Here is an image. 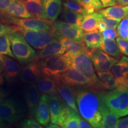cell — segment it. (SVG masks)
Returning <instances> with one entry per match:
<instances>
[{
	"label": "cell",
	"mask_w": 128,
	"mask_h": 128,
	"mask_svg": "<svg viewBox=\"0 0 128 128\" xmlns=\"http://www.w3.org/2000/svg\"><path fill=\"white\" fill-rule=\"evenodd\" d=\"M58 82L57 91L61 98L66 106L71 108L74 111L79 113L76 100V92L72 87V86L64 84L62 83Z\"/></svg>",
	"instance_id": "cell-19"
},
{
	"label": "cell",
	"mask_w": 128,
	"mask_h": 128,
	"mask_svg": "<svg viewBox=\"0 0 128 128\" xmlns=\"http://www.w3.org/2000/svg\"><path fill=\"white\" fill-rule=\"evenodd\" d=\"M79 113L92 128H101L103 104L100 94L89 89H79L76 92Z\"/></svg>",
	"instance_id": "cell-1"
},
{
	"label": "cell",
	"mask_w": 128,
	"mask_h": 128,
	"mask_svg": "<svg viewBox=\"0 0 128 128\" xmlns=\"http://www.w3.org/2000/svg\"><path fill=\"white\" fill-rule=\"evenodd\" d=\"M81 5L86 10L88 14L98 12L103 8L100 0H81Z\"/></svg>",
	"instance_id": "cell-34"
},
{
	"label": "cell",
	"mask_w": 128,
	"mask_h": 128,
	"mask_svg": "<svg viewBox=\"0 0 128 128\" xmlns=\"http://www.w3.org/2000/svg\"><path fill=\"white\" fill-rule=\"evenodd\" d=\"M17 31H18V28L16 26H8L0 22V35L11 34Z\"/></svg>",
	"instance_id": "cell-40"
},
{
	"label": "cell",
	"mask_w": 128,
	"mask_h": 128,
	"mask_svg": "<svg viewBox=\"0 0 128 128\" xmlns=\"http://www.w3.org/2000/svg\"><path fill=\"white\" fill-rule=\"evenodd\" d=\"M79 128H92V126L90 124L89 122L84 119V118H80L79 120Z\"/></svg>",
	"instance_id": "cell-44"
},
{
	"label": "cell",
	"mask_w": 128,
	"mask_h": 128,
	"mask_svg": "<svg viewBox=\"0 0 128 128\" xmlns=\"http://www.w3.org/2000/svg\"><path fill=\"white\" fill-rule=\"evenodd\" d=\"M49 95L43 94L40 96V98L36 108V120L41 125L46 126L51 121L50 110L48 104Z\"/></svg>",
	"instance_id": "cell-18"
},
{
	"label": "cell",
	"mask_w": 128,
	"mask_h": 128,
	"mask_svg": "<svg viewBox=\"0 0 128 128\" xmlns=\"http://www.w3.org/2000/svg\"><path fill=\"white\" fill-rule=\"evenodd\" d=\"M8 95V93L4 88L0 87V102L6 99Z\"/></svg>",
	"instance_id": "cell-46"
},
{
	"label": "cell",
	"mask_w": 128,
	"mask_h": 128,
	"mask_svg": "<svg viewBox=\"0 0 128 128\" xmlns=\"http://www.w3.org/2000/svg\"><path fill=\"white\" fill-rule=\"evenodd\" d=\"M9 34L0 35V54L16 59L12 50Z\"/></svg>",
	"instance_id": "cell-33"
},
{
	"label": "cell",
	"mask_w": 128,
	"mask_h": 128,
	"mask_svg": "<svg viewBox=\"0 0 128 128\" xmlns=\"http://www.w3.org/2000/svg\"><path fill=\"white\" fill-rule=\"evenodd\" d=\"M65 52L66 50L62 43L56 39L39 50L37 54V57L39 60H42L52 56L64 55Z\"/></svg>",
	"instance_id": "cell-21"
},
{
	"label": "cell",
	"mask_w": 128,
	"mask_h": 128,
	"mask_svg": "<svg viewBox=\"0 0 128 128\" xmlns=\"http://www.w3.org/2000/svg\"><path fill=\"white\" fill-rule=\"evenodd\" d=\"M79 113L74 112L68 106H63L56 124L64 128H79Z\"/></svg>",
	"instance_id": "cell-15"
},
{
	"label": "cell",
	"mask_w": 128,
	"mask_h": 128,
	"mask_svg": "<svg viewBox=\"0 0 128 128\" xmlns=\"http://www.w3.org/2000/svg\"><path fill=\"white\" fill-rule=\"evenodd\" d=\"M102 20H103L104 23L106 24L108 28H112L116 29L119 25V24L122 20L121 18H112V17H104V16H102Z\"/></svg>",
	"instance_id": "cell-38"
},
{
	"label": "cell",
	"mask_w": 128,
	"mask_h": 128,
	"mask_svg": "<svg viewBox=\"0 0 128 128\" xmlns=\"http://www.w3.org/2000/svg\"><path fill=\"white\" fill-rule=\"evenodd\" d=\"M39 60V59L37 58L36 60L27 64L23 67L20 78L22 82L28 84L36 82L42 76Z\"/></svg>",
	"instance_id": "cell-14"
},
{
	"label": "cell",
	"mask_w": 128,
	"mask_h": 128,
	"mask_svg": "<svg viewBox=\"0 0 128 128\" xmlns=\"http://www.w3.org/2000/svg\"><path fill=\"white\" fill-rule=\"evenodd\" d=\"M65 1H75V2H76L79 3L80 4H81V0H65Z\"/></svg>",
	"instance_id": "cell-52"
},
{
	"label": "cell",
	"mask_w": 128,
	"mask_h": 128,
	"mask_svg": "<svg viewBox=\"0 0 128 128\" xmlns=\"http://www.w3.org/2000/svg\"><path fill=\"white\" fill-rule=\"evenodd\" d=\"M46 128H60V126H59L58 124H53V123H51V124H49L47 126H46Z\"/></svg>",
	"instance_id": "cell-50"
},
{
	"label": "cell",
	"mask_w": 128,
	"mask_h": 128,
	"mask_svg": "<svg viewBox=\"0 0 128 128\" xmlns=\"http://www.w3.org/2000/svg\"><path fill=\"white\" fill-rule=\"evenodd\" d=\"M57 81L70 86H90L87 78L82 73L74 68L71 67L62 74Z\"/></svg>",
	"instance_id": "cell-12"
},
{
	"label": "cell",
	"mask_w": 128,
	"mask_h": 128,
	"mask_svg": "<svg viewBox=\"0 0 128 128\" xmlns=\"http://www.w3.org/2000/svg\"><path fill=\"white\" fill-rule=\"evenodd\" d=\"M32 17L44 18L43 0H22Z\"/></svg>",
	"instance_id": "cell-30"
},
{
	"label": "cell",
	"mask_w": 128,
	"mask_h": 128,
	"mask_svg": "<svg viewBox=\"0 0 128 128\" xmlns=\"http://www.w3.org/2000/svg\"><path fill=\"white\" fill-rule=\"evenodd\" d=\"M18 30L23 35L27 42L34 49L41 50L50 43L58 39L53 32L35 31L18 28Z\"/></svg>",
	"instance_id": "cell-7"
},
{
	"label": "cell",
	"mask_w": 128,
	"mask_h": 128,
	"mask_svg": "<svg viewBox=\"0 0 128 128\" xmlns=\"http://www.w3.org/2000/svg\"><path fill=\"white\" fill-rule=\"evenodd\" d=\"M100 13L103 16L114 18H124L128 16V6L114 5L100 10Z\"/></svg>",
	"instance_id": "cell-25"
},
{
	"label": "cell",
	"mask_w": 128,
	"mask_h": 128,
	"mask_svg": "<svg viewBox=\"0 0 128 128\" xmlns=\"http://www.w3.org/2000/svg\"><path fill=\"white\" fill-rule=\"evenodd\" d=\"M97 76L100 81L101 88L112 90L116 88V80L112 72L109 71H97Z\"/></svg>",
	"instance_id": "cell-29"
},
{
	"label": "cell",
	"mask_w": 128,
	"mask_h": 128,
	"mask_svg": "<svg viewBox=\"0 0 128 128\" xmlns=\"http://www.w3.org/2000/svg\"><path fill=\"white\" fill-rule=\"evenodd\" d=\"M103 8L110 7L116 4L117 0H100Z\"/></svg>",
	"instance_id": "cell-45"
},
{
	"label": "cell",
	"mask_w": 128,
	"mask_h": 128,
	"mask_svg": "<svg viewBox=\"0 0 128 128\" xmlns=\"http://www.w3.org/2000/svg\"><path fill=\"white\" fill-rule=\"evenodd\" d=\"M36 85L40 92L43 94L50 95L58 92L57 81L50 76L42 75L36 81Z\"/></svg>",
	"instance_id": "cell-23"
},
{
	"label": "cell",
	"mask_w": 128,
	"mask_h": 128,
	"mask_svg": "<svg viewBox=\"0 0 128 128\" xmlns=\"http://www.w3.org/2000/svg\"><path fill=\"white\" fill-rule=\"evenodd\" d=\"M117 3L121 6H128V0H117Z\"/></svg>",
	"instance_id": "cell-49"
},
{
	"label": "cell",
	"mask_w": 128,
	"mask_h": 128,
	"mask_svg": "<svg viewBox=\"0 0 128 128\" xmlns=\"http://www.w3.org/2000/svg\"><path fill=\"white\" fill-rule=\"evenodd\" d=\"M106 28H108V26H107L106 24L103 20L100 21V22H99L98 25V31L100 32H102L103 30H104Z\"/></svg>",
	"instance_id": "cell-47"
},
{
	"label": "cell",
	"mask_w": 128,
	"mask_h": 128,
	"mask_svg": "<svg viewBox=\"0 0 128 128\" xmlns=\"http://www.w3.org/2000/svg\"><path fill=\"white\" fill-rule=\"evenodd\" d=\"M98 49H89L88 53L92 58L94 68L96 71H109L117 62L116 59Z\"/></svg>",
	"instance_id": "cell-9"
},
{
	"label": "cell",
	"mask_w": 128,
	"mask_h": 128,
	"mask_svg": "<svg viewBox=\"0 0 128 128\" xmlns=\"http://www.w3.org/2000/svg\"><path fill=\"white\" fill-rule=\"evenodd\" d=\"M2 126V124H1V123H0V126Z\"/></svg>",
	"instance_id": "cell-54"
},
{
	"label": "cell",
	"mask_w": 128,
	"mask_h": 128,
	"mask_svg": "<svg viewBox=\"0 0 128 128\" xmlns=\"http://www.w3.org/2000/svg\"><path fill=\"white\" fill-rule=\"evenodd\" d=\"M4 72V60H3L2 55L0 54V74Z\"/></svg>",
	"instance_id": "cell-48"
},
{
	"label": "cell",
	"mask_w": 128,
	"mask_h": 128,
	"mask_svg": "<svg viewBox=\"0 0 128 128\" xmlns=\"http://www.w3.org/2000/svg\"><path fill=\"white\" fill-rule=\"evenodd\" d=\"M52 26L55 31L62 36L78 42H83V30L81 27L62 21H54Z\"/></svg>",
	"instance_id": "cell-10"
},
{
	"label": "cell",
	"mask_w": 128,
	"mask_h": 128,
	"mask_svg": "<svg viewBox=\"0 0 128 128\" xmlns=\"http://www.w3.org/2000/svg\"><path fill=\"white\" fill-rule=\"evenodd\" d=\"M4 60V76L9 82H13L20 78L23 68L14 58L2 55Z\"/></svg>",
	"instance_id": "cell-17"
},
{
	"label": "cell",
	"mask_w": 128,
	"mask_h": 128,
	"mask_svg": "<svg viewBox=\"0 0 128 128\" xmlns=\"http://www.w3.org/2000/svg\"><path fill=\"white\" fill-rule=\"evenodd\" d=\"M3 82H4V78H3V76L1 74H0V85L2 84Z\"/></svg>",
	"instance_id": "cell-51"
},
{
	"label": "cell",
	"mask_w": 128,
	"mask_h": 128,
	"mask_svg": "<svg viewBox=\"0 0 128 128\" xmlns=\"http://www.w3.org/2000/svg\"><path fill=\"white\" fill-rule=\"evenodd\" d=\"M116 41L121 54L128 56V42L120 37L116 38Z\"/></svg>",
	"instance_id": "cell-39"
},
{
	"label": "cell",
	"mask_w": 128,
	"mask_h": 128,
	"mask_svg": "<svg viewBox=\"0 0 128 128\" xmlns=\"http://www.w3.org/2000/svg\"><path fill=\"white\" fill-rule=\"evenodd\" d=\"M117 128H128V117L118 120Z\"/></svg>",
	"instance_id": "cell-43"
},
{
	"label": "cell",
	"mask_w": 128,
	"mask_h": 128,
	"mask_svg": "<svg viewBox=\"0 0 128 128\" xmlns=\"http://www.w3.org/2000/svg\"><path fill=\"white\" fill-rule=\"evenodd\" d=\"M39 90L34 83L28 84L25 89L24 97L30 117L35 116L36 108L40 98Z\"/></svg>",
	"instance_id": "cell-16"
},
{
	"label": "cell",
	"mask_w": 128,
	"mask_h": 128,
	"mask_svg": "<svg viewBox=\"0 0 128 128\" xmlns=\"http://www.w3.org/2000/svg\"><path fill=\"white\" fill-rule=\"evenodd\" d=\"M63 6L65 8L78 12V13L82 14L83 16H85L88 14L86 10L81 4L76 2H75V1H65V2H63Z\"/></svg>",
	"instance_id": "cell-36"
},
{
	"label": "cell",
	"mask_w": 128,
	"mask_h": 128,
	"mask_svg": "<svg viewBox=\"0 0 128 128\" xmlns=\"http://www.w3.org/2000/svg\"><path fill=\"white\" fill-rule=\"evenodd\" d=\"M100 96L104 104L118 118L128 116V90L113 89Z\"/></svg>",
	"instance_id": "cell-4"
},
{
	"label": "cell",
	"mask_w": 128,
	"mask_h": 128,
	"mask_svg": "<svg viewBox=\"0 0 128 128\" xmlns=\"http://www.w3.org/2000/svg\"><path fill=\"white\" fill-rule=\"evenodd\" d=\"M126 89H127V90H128V76L127 80H126Z\"/></svg>",
	"instance_id": "cell-53"
},
{
	"label": "cell",
	"mask_w": 128,
	"mask_h": 128,
	"mask_svg": "<svg viewBox=\"0 0 128 128\" xmlns=\"http://www.w3.org/2000/svg\"><path fill=\"white\" fill-rule=\"evenodd\" d=\"M12 0H0V15L6 12Z\"/></svg>",
	"instance_id": "cell-42"
},
{
	"label": "cell",
	"mask_w": 128,
	"mask_h": 128,
	"mask_svg": "<svg viewBox=\"0 0 128 128\" xmlns=\"http://www.w3.org/2000/svg\"><path fill=\"white\" fill-rule=\"evenodd\" d=\"M9 36L12 52L21 64H28L38 58L36 51L18 30L10 34Z\"/></svg>",
	"instance_id": "cell-2"
},
{
	"label": "cell",
	"mask_w": 128,
	"mask_h": 128,
	"mask_svg": "<svg viewBox=\"0 0 128 128\" xmlns=\"http://www.w3.org/2000/svg\"><path fill=\"white\" fill-rule=\"evenodd\" d=\"M26 108L18 99H5L0 102V119L14 124L24 116Z\"/></svg>",
	"instance_id": "cell-6"
},
{
	"label": "cell",
	"mask_w": 128,
	"mask_h": 128,
	"mask_svg": "<svg viewBox=\"0 0 128 128\" xmlns=\"http://www.w3.org/2000/svg\"><path fill=\"white\" fill-rule=\"evenodd\" d=\"M102 16L99 12L86 14L84 16L80 27L85 32L98 31V25Z\"/></svg>",
	"instance_id": "cell-22"
},
{
	"label": "cell",
	"mask_w": 128,
	"mask_h": 128,
	"mask_svg": "<svg viewBox=\"0 0 128 128\" xmlns=\"http://www.w3.org/2000/svg\"><path fill=\"white\" fill-rule=\"evenodd\" d=\"M53 33L57 39L62 43V45L65 49L66 52L64 55L66 56H71L80 53H88L89 49L86 47L83 42H78L63 36L55 30H54Z\"/></svg>",
	"instance_id": "cell-11"
},
{
	"label": "cell",
	"mask_w": 128,
	"mask_h": 128,
	"mask_svg": "<svg viewBox=\"0 0 128 128\" xmlns=\"http://www.w3.org/2000/svg\"><path fill=\"white\" fill-rule=\"evenodd\" d=\"M62 0H43L44 18L55 21L58 18L62 10Z\"/></svg>",
	"instance_id": "cell-20"
},
{
	"label": "cell",
	"mask_w": 128,
	"mask_h": 128,
	"mask_svg": "<svg viewBox=\"0 0 128 128\" xmlns=\"http://www.w3.org/2000/svg\"><path fill=\"white\" fill-rule=\"evenodd\" d=\"M103 36L99 31L86 32L83 35V42L88 49H95L100 48Z\"/></svg>",
	"instance_id": "cell-27"
},
{
	"label": "cell",
	"mask_w": 128,
	"mask_h": 128,
	"mask_svg": "<svg viewBox=\"0 0 128 128\" xmlns=\"http://www.w3.org/2000/svg\"><path fill=\"white\" fill-rule=\"evenodd\" d=\"M0 17L5 22L10 18H26L33 17L28 12L22 0H12L6 12L0 15Z\"/></svg>",
	"instance_id": "cell-13"
},
{
	"label": "cell",
	"mask_w": 128,
	"mask_h": 128,
	"mask_svg": "<svg viewBox=\"0 0 128 128\" xmlns=\"http://www.w3.org/2000/svg\"><path fill=\"white\" fill-rule=\"evenodd\" d=\"M103 102V101H102ZM102 121L101 128H115L118 122V117L113 113L103 102L102 108Z\"/></svg>",
	"instance_id": "cell-28"
},
{
	"label": "cell",
	"mask_w": 128,
	"mask_h": 128,
	"mask_svg": "<svg viewBox=\"0 0 128 128\" xmlns=\"http://www.w3.org/2000/svg\"><path fill=\"white\" fill-rule=\"evenodd\" d=\"M20 126L24 128H42L41 124L33 118L24 119L20 123Z\"/></svg>",
	"instance_id": "cell-37"
},
{
	"label": "cell",
	"mask_w": 128,
	"mask_h": 128,
	"mask_svg": "<svg viewBox=\"0 0 128 128\" xmlns=\"http://www.w3.org/2000/svg\"><path fill=\"white\" fill-rule=\"evenodd\" d=\"M111 72L116 82L126 81L128 76V57L124 56L112 67Z\"/></svg>",
	"instance_id": "cell-24"
},
{
	"label": "cell",
	"mask_w": 128,
	"mask_h": 128,
	"mask_svg": "<svg viewBox=\"0 0 128 128\" xmlns=\"http://www.w3.org/2000/svg\"><path fill=\"white\" fill-rule=\"evenodd\" d=\"M100 48L101 50L116 60L120 58L121 56V52H120L116 41L114 39H103Z\"/></svg>",
	"instance_id": "cell-31"
},
{
	"label": "cell",
	"mask_w": 128,
	"mask_h": 128,
	"mask_svg": "<svg viewBox=\"0 0 128 128\" xmlns=\"http://www.w3.org/2000/svg\"><path fill=\"white\" fill-rule=\"evenodd\" d=\"M84 16L78 13L70 10L64 8L62 12L61 18L64 22L71 24L81 26V22Z\"/></svg>",
	"instance_id": "cell-32"
},
{
	"label": "cell",
	"mask_w": 128,
	"mask_h": 128,
	"mask_svg": "<svg viewBox=\"0 0 128 128\" xmlns=\"http://www.w3.org/2000/svg\"><path fill=\"white\" fill-rule=\"evenodd\" d=\"M66 57L70 60L71 67L76 69L87 78L90 83L89 87L94 88H101L100 81L94 72L92 58L88 53H80Z\"/></svg>",
	"instance_id": "cell-3"
},
{
	"label": "cell",
	"mask_w": 128,
	"mask_h": 128,
	"mask_svg": "<svg viewBox=\"0 0 128 128\" xmlns=\"http://www.w3.org/2000/svg\"><path fill=\"white\" fill-rule=\"evenodd\" d=\"M13 23L17 28L35 31H47L53 32L54 28L50 20L44 18H10L5 22Z\"/></svg>",
	"instance_id": "cell-8"
},
{
	"label": "cell",
	"mask_w": 128,
	"mask_h": 128,
	"mask_svg": "<svg viewBox=\"0 0 128 128\" xmlns=\"http://www.w3.org/2000/svg\"><path fill=\"white\" fill-rule=\"evenodd\" d=\"M49 110H50L51 123L56 124L58 119L61 112L64 104H61L60 99L57 93L49 95L48 100Z\"/></svg>",
	"instance_id": "cell-26"
},
{
	"label": "cell",
	"mask_w": 128,
	"mask_h": 128,
	"mask_svg": "<svg viewBox=\"0 0 128 128\" xmlns=\"http://www.w3.org/2000/svg\"><path fill=\"white\" fill-rule=\"evenodd\" d=\"M103 39H114L118 36L117 30L114 28H106L104 30L101 32Z\"/></svg>",
	"instance_id": "cell-41"
},
{
	"label": "cell",
	"mask_w": 128,
	"mask_h": 128,
	"mask_svg": "<svg viewBox=\"0 0 128 128\" xmlns=\"http://www.w3.org/2000/svg\"><path fill=\"white\" fill-rule=\"evenodd\" d=\"M40 65L43 75L54 78L56 81L62 74L71 68L70 60L64 55L42 59Z\"/></svg>",
	"instance_id": "cell-5"
},
{
	"label": "cell",
	"mask_w": 128,
	"mask_h": 128,
	"mask_svg": "<svg viewBox=\"0 0 128 128\" xmlns=\"http://www.w3.org/2000/svg\"><path fill=\"white\" fill-rule=\"evenodd\" d=\"M117 32L120 38L128 42V16L122 19L117 27Z\"/></svg>",
	"instance_id": "cell-35"
}]
</instances>
